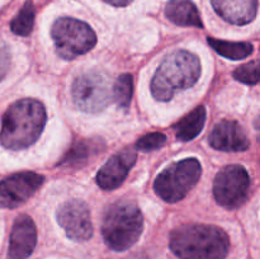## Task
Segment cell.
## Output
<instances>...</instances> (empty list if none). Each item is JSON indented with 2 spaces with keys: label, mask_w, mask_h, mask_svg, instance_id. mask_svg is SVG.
I'll return each instance as SVG.
<instances>
[{
  "label": "cell",
  "mask_w": 260,
  "mask_h": 259,
  "mask_svg": "<svg viewBox=\"0 0 260 259\" xmlns=\"http://www.w3.org/2000/svg\"><path fill=\"white\" fill-rule=\"evenodd\" d=\"M169 246L179 259H225L230 239L215 225L187 223L172 231Z\"/></svg>",
  "instance_id": "cell-1"
},
{
  "label": "cell",
  "mask_w": 260,
  "mask_h": 259,
  "mask_svg": "<svg viewBox=\"0 0 260 259\" xmlns=\"http://www.w3.org/2000/svg\"><path fill=\"white\" fill-rule=\"evenodd\" d=\"M46 108L40 101L25 98L13 103L4 113L0 144L9 150L32 146L45 128Z\"/></svg>",
  "instance_id": "cell-2"
},
{
  "label": "cell",
  "mask_w": 260,
  "mask_h": 259,
  "mask_svg": "<svg viewBox=\"0 0 260 259\" xmlns=\"http://www.w3.org/2000/svg\"><path fill=\"white\" fill-rule=\"evenodd\" d=\"M201 75V61L187 50H178L167 56L151 80L155 99L168 102L178 93L194 85Z\"/></svg>",
  "instance_id": "cell-3"
},
{
  "label": "cell",
  "mask_w": 260,
  "mask_h": 259,
  "mask_svg": "<svg viewBox=\"0 0 260 259\" xmlns=\"http://www.w3.org/2000/svg\"><path fill=\"white\" fill-rule=\"evenodd\" d=\"M142 230L144 217L134 202L118 201L107 208L102 223V235L109 249L127 250L137 243Z\"/></svg>",
  "instance_id": "cell-4"
},
{
  "label": "cell",
  "mask_w": 260,
  "mask_h": 259,
  "mask_svg": "<svg viewBox=\"0 0 260 259\" xmlns=\"http://www.w3.org/2000/svg\"><path fill=\"white\" fill-rule=\"evenodd\" d=\"M202 174L201 163L194 157L180 160L162 170L156 177L154 189L165 202L183 200L192 190Z\"/></svg>",
  "instance_id": "cell-5"
},
{
  "label": "cell",
  "mask_w": 260,
  "mask_h": 259,
  "mask_svg": "<svg viewBox=\"0 0 260 259\" xmlns=\"http://www.w3.org/2000/svg\"><path fill=\"white\" fill-rule=\"evenodd\" d=\"M57 55L63 60H74L89 52L96 43V35L89 24L75 18H58L51 28Z\"/></svg>",
  "instance_id": "cell-6"
},
{
  "label": "cell",
  "mask_w": 260,
  "mask_h": 259,
  "mask_svg": "<svg viewBox=\"0 0 260 259\" xmlns=\"http://www.w3.org/2000/svg\"><path fill=\"white\" fill-rule=\"evenodd\" d=\"M112 88L108 76L99 71H89L74 80L71 94L79 109L88 113H98L113 99Z\"/></svg>",
  "instance_id": "cell-7"
},
{
  "label": "cell",
  "mask_w": 260,
  "mask_h": 259,
  "mask_svg": "<svg viewBox=\"0 0 260 259\" xmlns=\"http://www.w3.org/2000/svg\"><path fill=\"white\" fill-rule=\"evenodd\" d=\"M250 177L241 165H229L217 173L213 182V195L218 205L229 210L243 206L249 197Z\"/></svg>",
  "instance_id": "cell-8"
},
{
  "label": "cell",
  "mask_w": 260,
  "mask_h": 259,
  "mask_svg": "<svg viewBox=\"0 0 260 259\" xmlns=\"http://www.w3.org/2000/svg\"><path fill=\"white\" fill-rule=\"evenodd\" d=\"M45 182V177L35 172L13 174L0 182V208H17L27 202Z\"/></svg>",
  "instance_id": "cell-9"
},
{
  "label": "cell",
  "mask_w": 260,
  "mask_h": 259,
  "mask_svg": "<svg viewBox=\"0 0 260 259\" xmlns=\"http://www.w3.org/2000/svg\"><path fill=\"white\" fill-rule=\"evenodd\" d=\"M57 222L74 241H86L93 236L90 211L85 202L71 200L62 203L57 210Z\"/></svg>",
  "instance_id": "cell-10"
},
{
  "label": "cell",
  "mask_w": 260,
  "mask_h": 259,
  "mask_svg": "<svg viewBox=\"0 0 260 259\" xmlns=\"http://www.w3.org/2000/svg\"><path fill=\"white\" fill-rule=\"evenodd\" d=\"M136 151L132 149H124L114 154L96 174V184L106 190L118 188L136 163Z\"/></svg>",
  "instance_id": "cell-11"
},
{
  "label": "cell",
  "mask_w": 260,
  "mask_h": 259,
  "mask_svg": "<svg viewBox=\"0 0 260 259\" xmlns=\"http://www.w3.org/2000/svg\"><path fill=\"white\" fill-rule=\"evenodd\" d=\"M37 244V230L32 218L20 215L13 223L7 259H27Z\"/></svg>",
  "instance_id": "cell-12"
},
{
  "label": "cell",
  "mask_w": 260,
  "mask_h": 259,
  "mask_svg": "<svg viewBox=\"0 0 260 259\" xmlns=\"http://www.w3.org/2000/svg\"><path fill=\"white\" fill-rule=\"evenodd\" d=\"M208 142L213 149L226 152L245 151L250 146L243 127L230 119H223L213 127L208 136Z\"/></svg>",
  "instance_id": "cell-13"
},
{
  "label": "cell",
  "mask_w": 260,
  "mask_h": 259,
  "mask_svg": "<svg viewBox=\"0 0 260 259\" xmlns=\"http://www.w3.org/2000/svg\"><path fill=\"white\" fill-rule=\"evenodd\" d=\"M212 7L226 22L245 25L255 19L258 0H212Z\"/></svg>",
  "instance_id": "cell-14"
},
{
  "label": "cell",
  "mask_w": 260,
  "mask_h": 259,
  "mask_svg": "<svg viewBox=\"0 0 260 259\" xmlns=\"http://www.w3.org/2000/svg\"><path fill=\"white\" fill-rule=\"evenodd\" d=\"M165 15L180 27H203L200 12L192 0H169L165 7Z\"/></svg>",
  "instance_id": "cell-15"
},
{
  "label": "cell",
  "mask_w": 260,
  "mask_h": 259,
  "mask_svg": "<svg viewBox=\"0 0 260 259\" xmlns=\"http://www.w3.org/2000/svg\"><path fill=\"white\" fill-rule=\"evenodd\" d=\"M206 123V108L203 106L193 109L189 114L183 117L174 126L177 139L180 141H190L200 135Z\"/></svg>",
  "instance_id": "cell-16"
},
{
  "label": "cell",
  "mask_w": 260,
  "mask_h": 259,
  "mask_svg": "<svg viewBox=\"0 0 260 259\" xmlns=\"http://www.w3.org/2000/svg\"><path fill=\"white\" fill-rule=\"evenodd\" d=\"M207 42L216 52L231 60H243L253 53V45L246 42H229L213 37H208Z\"/></svg>",
  "instance_id": "cell-17"
},
{
  "label": "cell",
  "mask_w": 260,
  "mask_h": 259,
  "mask_svg": "<svg viewBox=\"0 0 260 259\" xmlns=\"http://www.w3.org/2000/svg\"><path fill=\"white\" fill-rule=\"evenodd\" d=\"M35 18H36V9L33 5L32 0H27L20 8L18 14L13 18L10 22V29L13 33L18 36H23L27 37L30 35L33 30V25H35Z\"/></svg>",
  "instance_id": "cell-18"
},
{
  "label": "cell",
  "mask_w": 260,
  "mask_h": 259,
  "mask_svg": "<svg viewBox=\"0 0 260 259\" xmlns=\"http://www.w3.org/2000/svg\"><path fill=\"white\" fill-rule=\"evenodd\" d=\"M113 99L121 109H127L131 104L132 94H134V80L129 74H122L117 78L113 88Z\"/></svg>",
  "instance_id": "cell-19"
},
{
  "label": "cell",
  "mask_w": 260,
  "mask_h": 259,
  "mask_svg": "<svg viewBox=\"0 0 260 259\" xmlns=\"http://www.w3.org/2000/svg\"><path fill=\"white\" fill-rule=\"evenodd\" d=\"M234 78L238 81L248 85H255L259 81V62L253 60L248 63H244L240 68L234 71Z\"/></svg>",
  "instance_id": "cell-20"
},
{
  "label": "cell",
  "mask_w": 260,
  "mask_h": 259,
  "mask_svg": "<svg viewBox=\"0 0 260 259\" xmlns=\"http://www.w3.org/2000/svg\"><path fill=\"white\" fill-rule=\"evenodd\" d=\"M167 142V136L161 132H151V134H147L145 136H142L141 139H139V141L136 142V149L140 151H154V150L160 149Z\"/></svg>",
  "instance_id": "cell-21"
},
{
  "label": "cell",
  "mask_w": 260,
  "mask_h": 259,
  "mask_svg": "<svg viewBox=\"0 0 260 259\" xmlns=\"http://www.w3.org/2000/svg\"><path fill=\"white\" fill-rule=\"evenodd\" d=\"M91 149L89 142L79 141L74 145L70 149L69 154H66V156L63 157L61 164H78L79 161H85L86 157H89L90 155Z\"/></svg>",
  "instance_id": "cell-22"
},
{
  "label": "cell",
  "mask_w": 260,
  "mask_h": 259,
  "mask_svg": "<svg viewBox=\"0 0 260 259\" xmlns=\"http://www.w3.org/2000/svg\"><path fill=\"white\" fill-rule=\"evenodd\" d=\"M10 63H12V55L9 47L4 43H0V81L7 76Z\"/></svg>",
  "instance_id": "cell-23"
},
{
  "label": "cell",
  "mask_w": 260,
  "mask_h": 259,
  "mask_svg": "<svg viewBox=\"0 0 260 259\" xmlns=\"http://www.w3.org/2000/svg\"><path fill=\"white\" fill-rule=\"evenodd\" d=\"M103 2L114 5V7H126L129 3H132V0H103Z\"/></svg>",
  "instance_id": "cell-24"
}]
</instances>
